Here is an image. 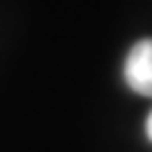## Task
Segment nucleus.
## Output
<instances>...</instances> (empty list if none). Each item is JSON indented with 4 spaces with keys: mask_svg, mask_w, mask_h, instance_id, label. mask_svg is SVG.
Returning <instances> with one entry per match:
<instances>
[{
    "mask_svg": "<svg viewBox=\"0 0 152 152\" xmlns=\"http://www.w3.org/2000/svg\"><path fill=\"white\" fill-rule=\"evenodd\" d=\"M122 74L134 94L152 99V38H142L129 48Z\"/></svg>",
    "mask_w": 152,
    "mask_h": 152,
    "instance_id": "obj_1",
    "label": "nucleus"
},
{
    "mask_svg": "<svg viewBox=\"0 0 152 152\" xmlns=\"http://www.w3.org/2000/svg\"><path fill=\"white\" fill-rule=\"evenodd\" d=\"M145 134L152 142V109H150V114H147V119H145Z\"/></svg>",
    "mask_w": 152,
    "mask_h": 152,
    "instance_id": "obj_2",
    "label": "nucleus"
}]
</instances>
